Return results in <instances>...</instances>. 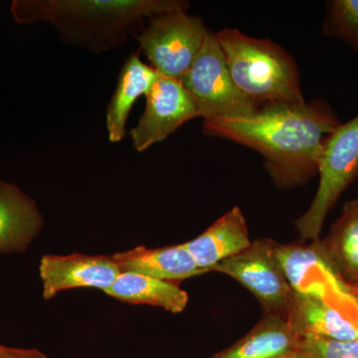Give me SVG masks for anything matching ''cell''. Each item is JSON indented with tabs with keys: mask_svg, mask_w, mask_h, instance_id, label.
<instances>
[{
	"mask_svg": "<svg viewBox=\"0 0 358 358\" xmlns=\"http://www.w3.org/2000/svg\"><path fill=\"white\" fill-rule=\"evenodd\" d=\"M287 320L300 338L317 336L338 341L357 339L355 322L338 308L313 294L294 289Z\"/></svg>",
	"mask_w": 358,
	"mask_h": 358,
	"instance_id": "cell-11",
	"label": "cell"
},
{
	"mask_svg": "<svg viewBox=\"0 0 358 358\" xmlns=\"http://www.w3.org/2000/svg\"><path fill=\"white\" fill-rule=\"evenodd\" d=\"M320 185L315 199L294 227L303 241L319 240L324 220L346 188L358 176V115L339 124L322 145Z\"/></svg>",
	"mask_w": 358,
	"mask_h": 358,
	"instance_id": "cell-4",
	"label": "cell"
},
{
	"mask_svg": "<svg viewBox=\"0 0 358 358\" xmlns=\"http://www.w3.org/2000/svg\"><path fill=\"white\" fill-rule=\"evenodd\" d=\"M250 244L248 226L238 206L224 214L199 237L185 243L196 265L206 273Z\"/></svg>",
	"mask_w": 358,
	"mask_h": 358,
	"instance_id": "cell-13",
	"label": "cell"
},
{
	"mask_svg": "<svg viewBox=\"0 0 358 358\" xmlns=\"http://www.w3.org/2000/svg\"><path fill=\"white\" fill-rule=\"evenodd\" d=\"M187 10L174 9L152 16L136 35L141 50L160 76L180 80L210 32L201 18Z\"/></svg>",
	"mask_w": 358,
	"mask_h": 358,
	"instance_id": "cell-6",
	"label": "cell"
},
{
	"mask_svg": "<svg viewBox=\"0 0 358 358\" xmlns=\"http://www.w3.org/2000/svg\"><path fill=\"white\" fill-rule=\"evenodd\" d=\"M105 294L124 303L155 306L173 313H182L188 303L187 293L178 282L128 272L121 273Z\"/></svg>",
	"mask_w": 358,
	"mask_h": 358,
	"instance_id": "cell-17",
	"label": "cell"
},
{
	"mask_svg": "<svg viewBox=\"0 0 358 358\" xmlns=\"http://www.w3.org/2000/svg\"><path fill=\"white\" fill-rule=\"evenodd\" d=\"M43 298L51 300L60 292L75 288H96L105 293L121 274L112 256L45 255L39 266Z\"/></svg>",
	"mask_w": 358,
	"mask_h": 358,
	"instance_id": "cell-9",
	"label": "cell"
},
{
	"mask_svg": "<svg viewBox=\"0 0 358 358\" xmlns=\"http://www.w3.org/2000/svg\"><path fill=\"white\" fill-rule=\"evenodd\" d=\"M355 307H357V320H355V329H357V341H358V296H355Z\"/></svg>",
	"mask_w": 358,
	"mask_h": 358,
	"instance_id": "cell-22",
	"label": "cell"
},
{
	"mask_svg": "<svg viewBox=\"0 0 358 358\" xmlns=\"http://www.w3.org/2000/svg\"><path fill=\"white\" fill-rule=\"evenodd\" d=\"M180 81L204 121L249 117L260 110V106L235 84L215 33H208L199 55Z\"/></svg>",
	"mask_w": 358,
	"mask_h": 358,
	"instance_id": "cell-5",
	"label": "cell"
},
{
	"mask_svg": "<svg viewBox=\"0 0 358 358\" xmlns=\"http://www.w3.org/2000/svg\"><path fill=\"white\" fill-rule=\"evenodd\" d=\"M0 358H50L37 348H17L0 345Z\"/></svg>",
	"mask_w": 358,
	"mask_h": 358,
	"instance_id": "cell-20",
	"label": "cell"
},
{
	"mask_svg": "<svg viewBox=\"0 0 358 358\" xmlns=\"http://www.w3.org/2000/svg\"><path fill=\"white\" fill-rule=\"evenodd\" d=\"M145 100V112L129 133L138 152L166 140L185 122L199 117L192 95L179 79L159 76Z\"/></svg>",
	"mask_w": 358,
	"mask_h": 358,
	"instance_id": "cell-8",
	"label": "cell"
},
{
	"mask_svg": "<svg viewBox=\"0 0 358 358\" xmlns=\"http://www.w3.org/2000/svg\"><path fill=\"white\" fill-rule=\"evenodd\" d=\"M300 343L286 317L264 315L246 336L209 358H288Z\"/></svg>",
	"mask_w": 358,
	"mask_h": 358,
	"instance_id": "cell-16",
	"label": "cell"
},
{
	"mask_svg": "<svg viewBox=\"0 0 358 358\" xmlns=\"http://www.w3.org/2000/svg\"><path fill=\"white\" fill-rule=\"evenodd\" d=\"M288 358H320L313 353L305 352V350H298L292 353Z\"/></svg>",
	"mask_w": 358,
	"mask_h": 358,
	"instance_id": "cell-21",
	"label": "cell"
},
{
	"mask_svg": "<svg viewBox=\"0 0 358 358\" xmlns=\"http://www.w3.org/2000/svg\"><path fill=\"white\" fill-rule=\"evenodd\" d=\"M121 273L148 275L162 281L178 282L205 274L195 263L185 243L162 248L143 246L112 256Z\"/></svg>",
	"mask_w": 358,
	"mask_h": 358,
	"instance_id": "cell-12",
	"label": "cell"
},
{
	"mask_svg": "<svg viewBox=\"0 0 358 358\" xmlns=\"http://www.w3.org/2000/svg\"><path fill=\"white\" fill-rule=\"evenodd\" d=\"M320 246L339 281L358 296V201L346 202L341 215Z\"/></svg>",
	"mask_w": 358,
	"mask_h": 358,
	"instance_id": "cell-14",
	"label": "cell"
},
{
	"mask_svg": "<svg viewBox=\"0 0 358 358\" xmlns=\"http://www.w3.org/2000/svg\"><path fill=\"white\" fill-rule=\"evenodd\" d=\"M274 242L259 239L237 255L217 264L214 272L239 282L260 301L264 315L286 317L294 289L275 254Z\"/></svg>",
	"mask_w": 358,
	"mask_h": 358,
	"instance_id": "cell-7",
	"label": "cell"
},
{
	"mask_svg": "<svg viewBox=\"0 0 358 358\" xmlns=\"http://www.w3.org/2000/svg\"><path fill=\"white\" fill-rule=\"evenodd\" d=\"M357 201H358V197H357Z\"/></svg>",
	"mask_w": 358,
	"mask_h": 358,
	"instance_id": "cell-23",
	"label": "cell"
},
{
	"mask_svg": "<svg viewBox=\"0 0 358 358\" xmlns=\"http://www.w3.org/2000/svg\"><path fill=\"white\" fill-rule=\"evenodd\" d=\"M160 75L141 61L138 54H131L120 72L114 95L107 109L108 136L110 143H120L127 133V122L134 103L147 96Z\"/></svg>",
	"mask_w": 358,
	"mask_h": 358,
	"instance_id": "cell-15",
	"label": "cell"
},
{
	"mask_svg": "<svg viewBox=\"0 0 358 358\" xmlns=\"http://www.w3.org/2000/svg\"><path fill=\"white\" fill-rule=\"evenodd\" d=\"M339 124L326 101L305 100L266 103L249 117L204 121L203 131L256 150L275 185L291 188L317 173L324 141Z\"/></svg>",
	"mask_w": 358,
	"mask_h": 358,
	"instance_id": "cell-1",
	"label": "cell"
},
{
	"mask_svg": "<svg viewBox=\"0 0 358 358\" xmlns=\"http://www.w3.org/2000/svg\"><path fill=\"white\" fill-rule=\"evenodd\" d=\"M42 227L43 216L35 200L0 180V253H24Z\"/></svg>",
	"mask_w": 358,
	"mask_h": 358,
	"instance_id": "cell-10",
	"label": "cell"
},
{
	"mask_svg": "<svg viewBox=\"0 0 358 358\" xmlns=\"http://www.w3.org/2000/svg\"><path fill=\"white\" fill-rule=\"evenodd\" d=\"M231 76L257 105L305 101L296 61L280 45L234 28L215 33Z\"/></svg>",
	"mask_w": 358,
	"mask_h": 358,
	"instance_id": "cell-3",
	"label": "cell"
},
{
	"mask_svg": "<svg viewBox=\"0 0 358 358\" xmlns=\"http://www.w3.org/2000/svg\"><path fill=\"white\" fill-rule=\"evenodd\" d=\"M300 350L320 358H358V341H338L306 336L301 338Z\"/></svg>",
	"mask_w": 358,
	"mask_h": 358,
	"instance_id": "cell-19",
	"label": "cell"
},
{
	"mask_svg": "<svg viewBox=\"0 0 358 358\" xmlns=\"http://www.w3.org/2000/svg\"><path fill=\"white\" fill-rule=\"evenodd\" d=\"M182 0H14L18 24L48 23L64 43L102 53L126 43L157 14L188 9Z\"/></svg>",
	"mask_w": 358,
	"mask_h": 358,
	"instance_id": "cell-2",
	"label": "cell"
},
{
	"mask_svg": "<svg viewBox=\"0 0 358 358\" xmlns=\"http://www.w3.org/2000/svg\"><path fill=\"white\" fill-rule=\"evenodd\" d=\"M324 31L358 51V0L327 2Z\"/></svg>",
	"mask_w": 358,
	"mask_h": 358,
	"instance_id": "cell-18",
	"label": "cell"
}]
</instances>
